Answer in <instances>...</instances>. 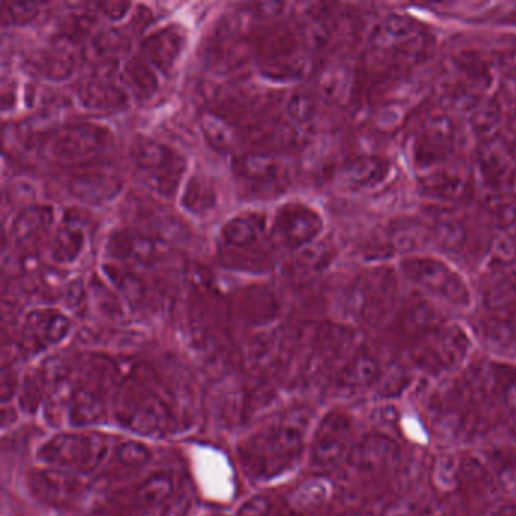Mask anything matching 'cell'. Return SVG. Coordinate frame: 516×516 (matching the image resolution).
Returning a JSON list of instances; mask_svg holds the SVG:
<instances>
[{
    "label": "cell",
    "mask_w": 516,
    "mask_h": 516,
    "mask_svg": "<svg viewBox=\"0 0 516 516\" xmlns=\"http://www.w3.org/2000/svg\"><path fill=\"white\" fill-rule=\"evenodd\" d=\"M479 171L486 187L497 191L509 187L515 181V158L509 147L495 138L488 141L480 150Z\"/></svg>",
    "instance_id": "cell-16"
},
{
    "label": "cell",
    "mask_w": 516,
    "mask_h": 516,
    "mask_svg": "<svg viewBox=\"0 0 516 516\" xmlns=\"http://www.w3.org/2000/svg\"><path fill=\"white\" fill-rule=\"evenodd\" d=\"M175 479L170 473L159 471L150 474L137 489V500L146 509H158L171 500L175 494Z\"/></svg>",
    "instance_id": "cell-25"
},
{
    "label": "cell",
    "mask_w": 516,
    "mask_h": 516,
    "mask_svg": "<svg viewBox=\"0 0 516 516\" xmlns=\"http://www.w3.org/2000/svg\"><path fill=\"white\" fill-rule=\"evenodd\" d=\"M119 82L137 100L150 99L159 90L158 72L141 55L132 56L122 64Z\"/></svg>",
    "instance_id": "cell-20"
},
{
    "label": "cell",
    "mask_w": 516,
    "mask_h": 516,
    "mask_svg": "<svg viewBox=\"0 0 516 516\" xmlns=\"http://www.w3.org/2000/svg\"><path fill=\"white\" fill-rule=\"evenodd\" d=\"M132 7L134 5L131 2H103V4L97 5L100 13L108 17L112 22H119V20L125 19Z\"/></svg>",
    "instance_id": "cell-43"
},
{
    "label": "cell",
    "mask_w": 516,
    "mask_h": 516,
    "mask_svg": "<svg viewBox=\"0 0 516 516\" xmlns=\"http://www.w3.org/2000/svg\"><path fill=\"white\" fill-rule=\"evenodd\" d=\"M117 415L123 424L143 435H158L170 424V412L161 398L150 392H125L117 403Z\"/></svg>",
    "instance_id": "cell-8"
},
{
    "label": "cell",
    "mask_w": 516,
    "mask_h": 516,
    "mask_svg": "<svg viewBox=\"0 0 516 516\" xmlns=\"http://www.w3.org/2000/svg\"><path fill=\"white\" fill-rule=\"evenodd\" d=\"M114 143L112 132L96 123L66 126L44 138V150L61 162H78L105 155Z\"/></svg>",
    "instance_id": "cell-4"
},
{
    "label": "cell",
    "mask_w": 516,
    "mask_h": 516,
    "mask_svg": "<svg viewBox=\"0 0 516 516\" xmlns=\"http://www.w3.org/2000/svg\"><path fill=\"white\" fill-rule=\"evenodd\" d=\"M96 23V16L90 11H82V13L69 14L66 19L61 20L60 25L56 28V35L60 38L61 43L79 44L90 35Z\"/></svg>",
    "instance_id": "cell-34"
},
{
    "label": "cell",
    "mask_w": 516,
    "mask_h": 516,
    "mask_svg": "<svg viewBox=\"0 0 516 516\" xmlns=\"http://www.w3.org/2000/svg\"><path fill=\"white\" fill-rule=\"evenodd\" d=\"M406 276L415 285H420L430 293L439 294L451 302L468 305L470 288L461 274L451 270L445 262L427 256H412L401 264Z\"/></svg>",
    "instance_id": "cell-6"
},
{
    "label": "cell",
    "mask_w": 516,
    "mask_h": 516,
    "mask_svg": "<svg viewBox=\"0 0 516 516\" xmlns=\"http://www.w3.org/2000/svg\"><path fill=\"white\" fill-rule=\"evenodd\" d=\"M270 512L271 501L265 497H256L247 501V503L241 507L238 516H268Z\"/></svg>",
    "instance_id": "cell-44"
},
{
    "label": "cell",
    "mask_w": 516,
    "mask_h": 516,
    "mask_svg": "<svg viewBox=\"0 0 516 516\" xmlns=\"http://www.w3.org/2000/svg\"><path fill=\"white\" fill-rule=\"evenodd\" d=\"M152 453H150L147 445L141 444L137 441H128L120 445L117 451V459L120 464L126 468H141L150 461Z\"/></svg>",
    "instance_id": "cell-41"
},
{
    "label": "cell",
    "mask_w": 516,
    "mask_h": 516,
    "mask_svg": "<svg viewBox=\"0 0 516 516\" xmlns=\"http://www.w3.org/2000/svg\"><path fill=\"white\" fill-rule=\"evenodd\" d=\"M323 217L311 206L286 203L274 215L270 237L288 250H303L317 243L323 234Z\"/></svg>",
    "instance_id": "cell-5"
},
{
    "label": "cell",
    "mask_w": 516,
    "mask_h": 516,
    "mask_svg": "<svg viewBox=\"0 0 516 516\" xmlns=\"http://www.w3.org/2000/svg\"><path fill=\"white\" fill-rule=\"evenodd\" d=\"M432 232L436 243H438L442 249L451 250V252L461 249L465 244V240H467L465 227L462 226L461 221H457L456 218H441V220L436 221Z\"/></svg>",
    "instance_id": "cell-36"
},
{
    "label": "cell",
    "mask_w": 516,
    "mask_h": 516,
    "mask_svg": "<svg viewBox=\"0 0 516 516\" xmlns=\"http://www.w3.org/2000/svg\"><path fill=\"white\" fill-rule=\"evenodd\" d=\"M415 38H418L417 23L403 14H392L386 17L377 28L373 37V46L379 52H392V50L405 52L403 46L412 49Z\"/></svg>",
    "instance_id": "cell-21"
},
{
    "label": "cell",
    "mask_w": 516,
    "mask_h": 516,
    "mask_svg": "<svg viewBox=\"0 0 516 516\" xmlns=\"http://www.w3.org/2000/svg\"><path fill=\"white\" fill-rule=\"evenodd\" d=\"M320 88L327 99L344 102L349 97L352 88V72L344 64H335L324 70L321 76Z\"/></svg>",
    "instance_id": "cell-31"
},
{
    "label": "cell",
    "mask_w": 516,
    "mask_h": 516,
    "mask_svg": "<svg viewBox=\"0 0 516 516\" xmlns=\"http://www.w3.org/2000/svg\"><path fill=\"white\" fill-rule=\"evenodd\" d=\"M468 119H470L471 129H473L474 134L486 138V140H488V138L492 140V135L500 128V105L494 102V100L483 99L482 102L477 105V108L471 112Z\"/></svg>",
    "instance_id": "cell-32"
},
{
    "label": "cell",
    "mask_w": 516,
    "mask_h": 516,
    "mask_svg": "<svg viewBox=\"0 0 516 516\" xmlns=\"http://www.w3.org/2000/svg\"><path fill=\"white\" fill-rule=\"evenodd\" d=\"M286 114L293 125L303 129L314 128L321 119L320 100L308 91H297L286 102Z\"/></svg>",
    "instance_id": "cell-27"
},
{
    "label": "cell",
    "mask_w": 516,
    "mask_h": 516,
    "mask_svg": "<svg viewBox=\"0 0 516 516\" xmlns=\"http://www.w3.org/2000/svg\"><path fill=\"white\" fill-rule=\"evenodd\" d=\"M67 188L79 202L87 205H103L122 193L123 182L109 171L91 170L73 176Z\"/></svg>",
    "instance_id": "cell-15"
},
{
    "label": "cell",
    "mask_w": 516,
    "mask_h": 516,
    "mask_svg": "<svg viewBox=\"0 0 516 516\" xmlns=\"http://www.w3.org/2000/svg\"><path fill=\"white\" fill-rule=\"evenodd\" d=\"M29 69L34 75L49 81H64L72 76L75 70V58L66 47L40 50L28 60Z\"/></svg>",
    "instance_id": "cell-23"
},
{
    "label": "cell",
    "mask_w": 516,
    "mask_h": 516,
    "mask_svg": "<svg viewBox=\"0 0 516 516\" xmlns=\"http://www.w3.org/2000/svg\"><path fill=\"white\" fill-rule=\"evenodd\" d=\"M470 178L459 165H442L430 171L423 179V188L429 196L444 200H457L467 194Z\"/></svg>",
    "instance_id": "cell-22"
},
{
    "label": "cell",
    "mask_w": 516,
    "mask_h": 516,
    "mask_svg": "<svg viewBox=\"0 0 516 516\" xmlns=\"http://www.w3.org/2000/svg\"><path fill=\"white\" fill-rule=\"evenodd\" d=\"M106 253L109 258L116 259L122 264L150 267L161 261L164 247L161 241L146 232L119 229L112 232L108 238Z\"/></svg>",
    "instance_id": "cell-9"
},
{
    "label": "cell",
    "mask_w": 516,
    "mask_h": 516,
    "mask_svg": "<svg viewBox=\"0 0 516 516\" xmlns=\"http://www.w3.org/2000/svg\"><path fill=\"white\" fill-rule=\"evenodd\" d=\"M200 129L209 147L217 152H229L235 146V132L231 125L215 114H206L200 120Z\"/></svg>",
    "instance_id": "cell-29"
},
{
    "label": "cell",
    "mask_w": 516,
    "mask_h": 516,
    "mask_svg": "<svg viewBox=\"0 0 516 516\" xmlns=\"http://www.w3.org/2000/svg\"><path fill=\"white\" fill-rule=\"evenodd\" d=\"M482 100L479 91L467 84L451 85L442 96L445 111L456 112L462 116H470Z\"/></svg>",
    "instance_id": "cell-35"
},
{
    "label": "cell",
    "mask_w": 516,
    "mask_h": 516,
    "mask_svg": "<svg viewBox=\"0 0 516 516\" xmlns=\"http://www.w3.org/2000/svg\"><path fill=\"white\" fill-rule=\"evenodd\" d=\"M131 156L138 178L153 193L165 199L179 193L188 168L182 153L159 141L141 138L132 144Z\"/></svg>",
    "instance_id": "cell-2"
},
{
    "label": "cell",
    "mask_w": 516,
    "mask_h": 516,
    "mask_svg": "<svg viewBox=\"0 0 516 516\" xmlns=\"http://www.w3.org/2000/svg\"><path fill=\"white\" fill-rule=\"evenodd\" d=\"M268 221L261 212H244L223 224L220 241L229 252H249L267 237Z\"/></svg>",
    "instance_id": "cell-13"
},
{
    "label": "cell",
    "mask_w": 516,
    "mask_h": 516,
    "mask_svg": "<svg viewBox=\"0 0 516 516\" xmlns=\"http://www.w3.org/2000/svg\"><path fill=\"white\" fill-rule=\"evenodd\" d=\"M72 330V320L64 312L53 308H38L29 312L23 324V344L31 350L58 346Z\"/></svg>",
    "instance_id": "cell-10"
},
{
    "label": "cell",
    "mask_w": 516,
    "mask_h": 516,
    "mask_svg": "<svg viewBox=\"0 0 516 516\" xmlns=\"http://www.w3.org/2000/svg\"><path fill=\"white\" fill-rule=\"evenodd\" d=\"M105 401L93 389H79L72 400V421L76 426L97 423L105 417Z\"/></svg>",
    "instance_id": "cell-28"
},
{
    "label": "cell",
    "mask_w": 516,
    "mask_h": 516,
    "mask_svg": "<svg viewBox=\"0 0 516 516\" xmlns=\"http://www.w3.org/2000/svg\"><path fill=\"white\" fill-rule=\"evenodd\" d=\"M108 442L94 433H61L40 448L38 457L49 467L93 473L108 457Z\"/></svg>",
    "instance_id": "cell-3"
},
{
    "label": "cell",
    "mask_w": 516,
    "mask_h": 516,
    "mask_svg": "<svg viewBox=\"0 0 516 516\" xmlns=\"http://www.w3.org/2000/svg\"><path fill=\"white\" fill-rule=\"evenodd\" d=\"M486 211L498 227L507 229L516 223V197L512 194H494L486 202Z\"/></svg>",
    "instance_id": "cell-37"
},
{
    "label": "cell",
    "mask_w": 516,
    "mask_h": 516,
    "mask_svg": "<svg viewBox=\"0 0 516 516\" xmlns=\"http://www.w3.org/2000/svg\"><path fill=\"white\" fill-rule=\"evenodd\" d=\"M55 221V209L50 205H31L17 212L11 221V238L17 246H28L43 238Z\"/></svg>",
    "instance_id": "cell-19"
},
{
    "label": "cell",
    "mask_w": 516,
    "mask_h": 516,
    "mask_svg": "<svg viewBox=\"0 0 516 516\" xmlns=\"http://www.w3.org/2000/svg\"><path fill=\"white\" fill-rule=\"evenodd\" d=\"M32 492L41 500L56 506L73 503L81 492V483L69 471L49 467L29 477Z\"/></svg>",
    "instance_id": "cell-14"
},
{
    "label": "cell",
    "mask_w": 516,
    "mask_h": 516,
    "mask_svg": "<svg viewBox=\"0 0 516 516\" xmlns=\"http://www.w3.org/2000/svg\"><path fill=\"white\" fill-rule=\"evenodd\" d=\"M392 167L386 159L376 156H365L342 165L336 173V185L349 193H365L382 187L389 176Z\"/></svg>",
    "instance_id": "cell-12"
},
{
    "label": "cell",
    "mask_w": 516,
    "mask_h": 516,
    "mask_svg": "<svg viewBox=\"0 0 516 516\" xmlns=\"http://www.w3.org/2000/svg\"><path fill=\"white\" fill-rule=\"evenodd\" d=\"M302 444V432L291 418H280L250 436L243 444L241 459L259 479H271L293 464Z\"/></svg>",
    "instance_id": "cell-1"
},
{
    "label": "cell",
    "mask_w": 516,
    "mask_h": 516,
    "mask_svg": "<svg viewBox=\"0 0 516 516\" xmlns=\"http://www.w3.org/2000/svg\"><path fill=\"white\" fill-rule=\"evenodd\" d=\"M235 176L253 196L273 197L285 190L286 167L273 152H246L232 162Z\"/></svg>",
    "instance_id": "cell-7"
},
{
    "label": "cell",
    "mask_w": 516,
    "mask_h": 516,
    "mask_svg": "<svg viewBox=\"0 0 516 516\" xmlns=\"http://www.w3.org/2000/svg\"><path fill=\"white\" fill-rule=\"evenodd\" d=\"M181 205L190 214H205L217 205V193L214 185L203 175H193L188 179L182 191Z\"/></svg>",
    "instance_id": "cell-26"
},
{
    "label": "cell",
    "mask_w": 516,
    "mask_h": 516,
    "mask_svg": "<svg viewBox=\"0 0 516 516\" xmlns=\"http://www.w3.org/2000/svg\"><path fill=\"white\" fill-rule=\"evenodd\" d=\"M185 47L187 35L178 25H168L153 31L141 41V53L144 60L162 75L168 76L178 66Z\"/></svg>",
    "instance_id": "cell-11"
},
{
    "label": "cell",
    "mask_w": 516,
    "mask_h": 516,
    "mask_svg": "<svg viewBox=\"0 0 516 516\" xmlns=\"http://www.w3.org/2000/svg\"><path fill=\"white\" fill-rule=\"evenodd\" d=\"M126 46H128V41L117 29H105L91 38L88 53L93 61L112 64L114 55Z\"/></svg>",
    "instance_id": "cell-33"
},
{
    "label": "cell",
    "mask_w": 516,
    "mask_h": 516,
    "mask_svg": "<svg viewBox=\"0 0 516 516\" xmlns=\"http://www.w3.org/2000/svg\"><path fill=\"white\" fill-rule=\"evenodd\" d=\"M457 129L450 112L433 111L424 120V138L448 149L456 140Z\"/></svg>",
    "instance_id": "cell-30"
},
{
    "label": "cell",
    "mask_w": 516,
    "mask_h": 516,
    "mask_svg": "<svg viewBox=\"0 0 516 516\" xmlns=\"http://www.w3.org/2000/svg\"><path fill=\"white\" fill-rule=\"evenodd\" d=\"M87 246V231L73 211L64 214L63 223L53 235L50 258L58 265H70L81 258Z\"/></svg>",
    "instance_id": "cell-17"
},
{
    "label": "cell",
    "mask_w": 516,
    "mask_h": 516,
    "mask_svg": "<svg viewBox=\"0 0 516 516\" xmlns=\"http://www.w3.org/2000/svg\"><path fill=\"white\" fill-rule=\"evenodd\" d=\"M106 277L111 285L116 288L117 293L134 306L146 305L149 300V285L144 277L132 271L126 265L105 264L103 265Z\"/></svg>",
    "instance_id": "cell-24"
},
{
    "label": "cell",
    "mask_w": 516,
    "mask_h": 516,
    "mask_svg": "<svg viewBox=\"0 0 516 516\" xmlns=\"http://www.w3.org/2000/svg\"><path fill=\"white\" fill-rule=\"evenodd\" d=\"M299 255L300 267L317 273V271L324 270L330 264L333 258V250L329 244L318 243L317 241L312 246L300 250Z\"/></svg>",
    "instance_id": "cell-39"
},
{
    "label": "cell",
    "mask_w": 516,
    "mask_h": 516,
    "mask_svg": "<svg viewBox=\"0 0 516 516\" xmlns=\"http://www.w3.org/2000/svg\"><path fill=\"white\" fill-rule=\"evenodd\" d=\"M129 94L120 82L109 81L106 76L84 82L78 90V100L90 111H122L129 106Z\"/></svg>",
    "instance_id": "cell-18"
},
{
    "label": "cell",
    "mask_w": 516,
    "mask_h": 516,
    "mask_svg": "<svg viewBox=\"0 0 516 516\" xmlns=\"http://www.w3.org/2000/svg\"><path fill=\"white\" fill-rule=\"evenodd\" d=\"M302 35L303 41L312 50H323L329 44L330 37H332V29H330L329 23L323 17H312L303 26Z\"/></svg>",
    "instance_id": "cell-40"
},
{
    "label": "cell",
    "mask_w": 516,
    "mask_h": 516,
    "mask_svg": "<svg viewBox=\"0 0 516 516\" xmlns=\"http://www.w3.org/2000/svg\"><path fill=\"white\" fill-rule=\"evenodd\" d=\"M38 14V5L34 2H14L4 4V23L8 25H26Z\"/></svg>",
    "instance_id": "cell-42"
},
{
    "label": "cell",
    "mask_w": 516,
    "mask_h": 516,
    "mask_svg": "<svg viewBox=\"0 0 516 516\" xmlns=\"http://www.w3.org/2000/svg\"><path fill=\"white\" fill-rule=\"evenodd\" d=\"M388 240L397 252L414 253L423 246V232L414 224H395L389 229Z\"/></svg>",
    "instance_id": "cell-38"
}]
</instances>
